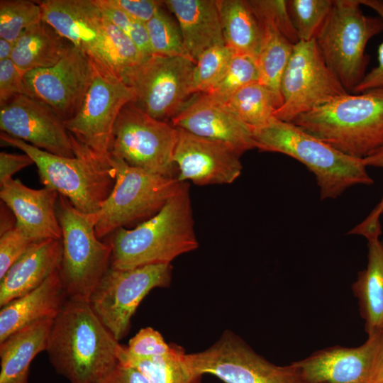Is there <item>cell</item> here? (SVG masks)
<instances>
[{
  "instance_id": "obj_3",
  "label": "cell",
  "mask_w": 383,
  "mask_h": 383,
  "mask_svg": "<svg viewBox=\"0 0 383 383\" xmlns=\"http://www.w3.org/2000/svg\"><path fill=\"white\" fill-rule=\"evenodd\" d=\"M292 123L339 151L364 159L383 146V88L339 96Z\"/></svg>"
},
{
  "instance_id": "obj_48",
  "label": "cell",
  "mask_w": 383,
  "mask_h": 383,
  "mask_svg": "<svg viewBox=\"0 0 383 383\" xmlns=\"http://www.w3.org/2000/svg\"><path fill=\"white\" fill-rule=\"evenodd\" d=\"M16 219L11 210L1 201L0 235L16 226Z\"/></svg>"
},
{
  "instance_id": "obj_38",
  "label": "cell",
  "mask_w": 383,
  "mask_h": 383,
  "mask_svg": "<svg viewBox=\"0 0 383 383\" xmlns=\"http://www.w3.org/2000/svg\"><path fill=\"white\" fill-rule=\"evenodd\" d=\"M255 13L262 23L275 28L292 43L299 40L292 21L287 0H249Z\"/></svg>"
},
{
  "instance_id": "obj_45",
  "label": "cell",
  "mask_w": 383,
  "mask_h": 383,
  "mask_svg": "<svg viewBox=\"0 0 383 383\" xmlns=\"http://www.w3.org/2000/svg\"><path fill=\"white\" fill-rule=\"evenodd\" d=\"M104 2L132 18L145 24L161 8L162 1L154 0H104Z\"/></svg>"
},
{
  "instance_id": "obj_4",
  "label": "cell",
  "mask_w": 383,
  "mask_h": 383,
  "mask_svg": "<svg viewBox=\"0 0 383 383\" xmlns=\"http://www.w3.org/2000/svg\"><path fill=\"white\" fill-rule=\"evenodd\" d=\"M253 135L256 148L284 154L304 164L316 177L321 200L335 199L352 186L374 182L362 159L339 151L292 122L273 116L253 129Z\"/></svg>"
},
{
  "instance_id": "obj_11",
  "label": "cell",
  "mask_w": 383,
  "mask_h": 383,
  "mask_svg": "<svg viewBox=\"0 0 383 383\" xmlns=\"http://www.w3.org/2000/svg\"><path fill=\"white\" fill-rule=\"evenodd\" d=\"M182 361L191 374H211L225 383H306L292 363H272L231 331L206 350L185 353Z\"/></svg>"
},
{
  "instance_id": "obj_33",
  "label": "cell",
  "mask_w": 383,
  "mask_h": 383,
  "mask_svg": "<svg viewBox=\"0 0 383 383\" xmlns=\"http://www.w3.org/2000/svg\"><path fill=\"white\" fill-rule=\"evenodd\" d=\"M145 26L152 55L184 57L193 61L184 45L179 26L162 8Z\"/></svg>"
},
{
  "instance_id": "obj_2",
  "label": "cell",
  "mask_w": 383,
  "mask_h": 383,
  "mask_svg": "<svg viewBox=\"0 0 383 383\" xmlns=\"http://www.w3.org/2000/svg\"><path fill=\"white\" fill-rule=\"evenodd\" d=\"M194 225L189 185L181 182L155 216L132 229L121 228L111 234L110 267L129 270L170 264L177 257L198 248Z\"/></svg>"
},
{
  "instance_id": "obj_25",
  "label": "cell",
  "mask_w": 383,
  "mask_h": 383,
  "mask_svg": "<svg viewBox=\"0 0 383 383\" xmlns=\"http://www.w3.org/2000/svg\"><path fill=\"white\" fill-rule=\"evenodd\" d=\"M53 320L30 324L0 342V383H28L33 360L46 350Z\"/></svg>"
},
{
  "instance_id": "obj_15",
  "label": "cell",
  "mask_w": 383,
  "mask_h": 383,
  "mask_svg": "<svg viewBox=\"0 0 383 383\" xmlns=\"http://www.w3.org/2000/svg\"><path fill=\"white\" fill-rule=\"evenodd\" d=\"M306 383H383V331L360 346H333L292 362Z\"/></svg>"
},
{
  "instance_id": "obj_27",
  "label": "cell",
  "mask_w": 383,
  "mask_h": 383,
  "mask_svg": "<svg viewBox=\"0 0 383 383\" xmlns=\"http://www.w3.org/2000/svg\"><path fill=\"white\" fill-rule=\"evenodd\" d=\"M367 263L357 274L352 290L367 335L383 331V241L367 240Z\"/></svg>"
},
{
  "instance_id": "obj_13",
  "label": "cell",
  "mask_w": 383,
  "mask_h": 383,
  "mask_svg": "<svg viewBox=\"0 0 383 383\" xmlns=\"http://www.w3.org/2000/svg\"><path fill=\"white\" fill-rule=\"evenodd\" d=\"M326 64L316 40L294 45L281 81L282 104L274 117L292 122L299 116L348 94Z\"/></svg>"
},
{
  "instance_id": "obj_17",
  "label": "cell",
  "mask_w": 383,
  "mask_h": 383,
  "mask_svg": "<svg viewBox=\"0 0 383 383\" xmlns=\"http://www.w3.org/2000/svg\"><path fill=\"white\" fill-rule=\"evenodd\" d=\"M0 128L48 152L75 157L73 140L64 121L50 106L27 95H17L0 108Z\"/></svg>"
},
{
  "instance_id": "obj_12",
  "label": "cell",
  "mask_w": 383,
  "mask_h": 383,
  "mask_svg": "<svg viewBox=\"0 0 383 383\" xmlns=\"http://www.w3.org/2000/svg\"><path fill=\"white\" fill-rule=\"evenodd\" d=\"M170 264L129 270L110 267L92 292L89 302L99 318L119 341L128 333L131 320L142 300L153 289L167 287Z\"/></svg>"
},
{
  "instance_id": "obj_22",
  "label": "cell",
  "mask_w": 383,
  "mask_h": 383,
  "mask_svg": "<svg viewBox=\"0 0 383 383\" xmlns=\"http://www.w3.org/2000/svg\"><path fill=\"white\" fill-rule=\"evenodd\" d=\"M62 239L33 243L0 279V306L39 287L60 269Z\"/></svg>"
},
{
  "instance_id": "obj_49",
  "label": "cell",
  "mask_w": 383,
  "mask_h": 383,
  "mask_svg": "<svg viewBox=\"0 0 383 383\" xmlns=\"http://www.w3.org/2000/svg\"><path fill=\"white\" fill-rule=\"evenodd\" d=\"M13 43L4 38H0V61L11 59Z\"/></svg>"
},
{
  "instance_id": "obj_8",
  "label": "cell",
  "mask_w": 383,
  "mask_h": 383,
  "mask_svg": "<svg viewBox=\"0 0 383 383\" xmlns=\"http://www.w3.org/2000/svg\"><path fill=\"white\" fill-rule=\"evenodd\" d=\"M359 0H333L316 41L331 70L348 93L362 82L370 57L368 41L383 30V20L366 16Z\"/></svg>"
},
{
  "instance_id": "obj_42",
  "label": "cell",
  "mask_w": 383,
  "mask_h": 383,
  "mask_svg": "<svg viewBox=\"0 0 383 383\" xmlns=\"http://www.w3.org/2000/svg\"><path fill=\"white\" fill-rule=\"evenodd\" d=\"M364 165L383 168V146L370 156L362 159ZM383 214V196L370 213L348 233L364 236L367 240L379 238L382 235L380 217Z\"/></svg>"
},
{
  "instance_id": "obj_40",
  "label": "cell",
  "mask_w": 383,
  "mask_h": 383,
  "mask_svg": "<svg viewBox=\"0 0 383 383\" xmlns=\"http://www.w3.org/2000/svg\"><path fill=\"white\" fill-rule=\"evenodd\" d=\"M174 345L167 343L157 331L146 327L131 338L124 349L128 355L134 357L150 358L171 353Z\"/></svg>"
},
{
  "instance_id": "obj_32",
  "label": "cell",
  "mask_w": 383,
  "mask_h": 383,
  "mask_svg": "<svg viewBox=\"0 0 383 383\" xmlns=\"http://www.w3.org/2000/svg\"><path fill=\"white\" fill-rule=\"evenodd\" d=\"M143 58L135 43L105 18L104 68L121 78L126 70L139 63Z\"/></svg>"
},
{
  "instance_id": "obj_19",
  "label": "cell",
  "mask_w": 383,
  "mask_h": 383,
  "mask_svg": "<svg viewBox=\"0 0 383 383\" xmlns=\"http://www.w3.org/2000/svg\"><path fill=\"white\" fill-rule=\"evenodd\" d=\"M36 1L43 21L103 67L105 18L95 0Z\"/></svg>"
},
{
  "instance_id": "obj_28",
  "label": "cell",
  "mask_w": 383,
  "mask_h": 383,
  "mask_svg": "<svg viewBox=\"0 0 383 383\" xmlns=\"http://www.w3.org/2000/svg\"><path fill=\"white\" fill-rule=\"evenodd\" d=\"M225 45L256 60L264 28L248 1L217 0Z\"/></svg>"
},
{
  "instance_id": "obj_37",
  "label": "cell",
  "mask_w": 383,
  "mask_h": 383,
  "mask_svg": "<svg viewBox=\"0 0 383 383\" xmlns=\"http://www.w3.org/2000/svg\"><path fill=\"white\" fill-rule=\"evenodd\" d=\"M258 79L256 61L248 56L234 55L223 77L203 94L213 101L223 104L238 89L258 82Z\"/></svg>"
},
{
  "instance_id": "obj_29",
  "label": "cell",
  "mask_w": 383,
  "mask_h": 383,
  "mask_svg": "<svg viewBox=\"0 0 383 383\" xmlns=\"http://www.w3.org/2000/svg\"><path fill=\"white\" fill-rule=\"evenodd\" d=\"M262 23L264 28L263 39L255 60L259 74L258 82L272 91L281 106L282 77L294 44L271 25Z\"/></svg>"
},
{
  "instance_id": "obj_41",
  "label": "cell",
  "mask_w": 383,
  "mask_h": 383,
  "mask_svg": "<svg viewBox=\"0 0 383 383\" xmlns=\"http://www.w3.org/2000/svg\"><path fill=\"white\" fill-rule=\"evenodd\" d=\"M33 243L16 226L0 235V279Z\"/></svg>"
},
{
  "instance_id": "obj_44",
  "label": "cell",
  "mask_w": 383,
  "mask_h": 383,
  "mask_svg": "<svg viewBox=\"0 0 383 383\" xmlns=\"http://www.w3.org/2000/svg\"><path fill=\"white\" fill-rule=\"evenodd\" d=\"M361 5H365L374 10L383 20V1L359 0ZM383 88V42L377 51V65L367 73L362 82L355 89L353 93H362L370 89Z\"/></svg>"
},
{
  "instance_id": "obj_23",
  "label": "cell",
  "mask_w": 383,
  "mask_h": 383,
  "mask_svg": "<svg viewBox=\"0 0 383 383\" xmlns=\"http://www.w3.org/2000/svg\"><path fill=\"white\" fill-rule=\"evenodd\" d=\"M67 299L57 270L35 289L1 307L0 342L30 324L55 319Z\"/></svg>"
},
{
  "instance_id": "obj_34",
  "label": "cell",
  "mask_w": 383,
  "mask_h": 383,
  "mask_svg": "<svg viewBox=\"0 0 383 383\" xmlns=\"http://www.w3.org/2000/svg\"><path fill=\"white\" fill-rule=\"evenodd\" d=\"M333 0H287L289 13L299 41L316 40Z\"/></svg>"
},
{
  "instance_id": "obj_14",
  "label": "cell",
  "mask_w": 383,
  "mask_h": 383,
  "mask_svg": "<svg viewBox=\"0 0 383 383\" xmlns=\"http://www.w3.org/2000/svg\"><path fill=\"white\" fill-rule=\"evenodd\" d=\"M94 77L80 109L64 123L77 143L107 159L116 121L122 109L133 101L134 93L117 75L94 63Z\"/></svg>"
},
{
  "instance_id": "obj_36",
  "label": "cell",
  "mask_w": 383,
  "mask_h": 383,
  "mask_svg": "<svg viewBox=\"0 0 383 383\" xmlns=\"http://www.w3.org/2000/svg\"><path fill=\"white\" fill-rule=\"evenodd\" d=\"M235 54L226 45L214 46L198 58L192 77L194 94H204L223 77Z\"/></svg>"
},
{
  "instance_id": "obj_31",
  "label": "cell",
  "mask_w": 383,
  "mask_h": 383,
  "mask_svg": "<svg viewBox=\"0 0 383 383\" xmlns=\"http://www.w3.org/2000/svg\"><path fill=\"white\" fill-rule=\"evenodd\" d=\"M223 104L252 129L265 125L280 107L272 91L259 82L240 88Z\"/></svg>"
},
{
  "instance_id": "obj_9",
  "label": "cell",
  "mask_w": 383,
  "mask_h": 383,
  "mask_svg": "<svg viewBox=\"0 0 383 383\" xmlns=\"http://www.w3.org/2000/svg\"><path fill=\"white\" fill-rule=\"evenodd\" d=\"M177 138L178 129L172 123L149 116L130 102L116 121L109 154L131 167L177 178L173 157Z\"/></svg>"
},
{
  "instance_id": "obj_46",
  "label": "cell",
  "mask_w": 383,
  "mask_h": 383,
  "mask_svg": "<svg viewBox=\"0 0 383 383\" xmlns=\"http://www.w3.org/2000/svg\"><path fill=\"white\" fill-rule=\"evenodd\" d=\"M96 383H150L135 368L123 365L118 362Z\"/></svg>"
},
{
  "instance_id": "obj_26",
  "label": "cell",
  "mask_w": 383,
  "mask_h": 383,
  "mask_svg": "<svg viewBox=\"0 0 383 383\" xmlns=\"http://www.w3.org/2000/svg\"><path fill=\"white\" fill-rule=\"evenodd\" d=\"M73 47L44 21L27 28L14 42L11 59L24 72L58 63Z\"/></svg>"
},
{
  "instance_id": "obj_21",
  "label": "cell",
  "mask_w": 383,
  "mask_h": 383,
  "mask_svg": "<svg viewBox=\"0 0 383 383\" xmlns=\"http://www.w3.org/2000/svg\"><path fill=\"white\" fill-rule=\"evenodd\" d=\"M0 198L13 213L16 226L34 242L62 239L56 206L59 194L50 188L34 189L19 179L0 183Z\"/></svg>"
},
{
  "instance_id": "obj_16",
  "label": "cell",
  "mask_w": 383,
  "mask_h": 383,
  "mask_svg": "<svg viewBox=\"0 0 383 383\" xmlns=\"http://www.w3.org/2000/svg\"><path fill=\"white\" fill-rule=\"evenodd\" d=\"M94 74L93 62L73 46L55 65L25 73V95L48 105L65 121L80 109Z\"/></svg>"
},
{
  "instance_id": "obj_6",
  "label": "cell",
  "mask_w": 383,
  "mask_h": 383,
  "mask_svg": "<svg viewBox=\"0 0 383 383\" xmlns=\"http://www.w3.org/2000/svg\"><path fill=\"white\" fill-rule=\"evenodd\" d=\"M108 161L116 172L109 197L94 213L95 233L101 240L119 228H128L155 216L177 192L181 182L131 167L110 154Z\"/></svg>"
},
{
  "instance_id": "obj_43",
  "label": "cell",
  "mask_w": 383,
  "mask_h": 383,
  "mask_svg": "<svg viewBox=\"0 0 383 383\" xmlns=\"http://www.w3.org/2000/svg\"><path fill=\"white\" fill-rule=\"evenodd\" d=\"M25 73L11 59L0 61V108L16 96L25 94Z\"/></svg>"
},
{
  "instance_id": "obj_18",
  "label": "cell",
  "mask_w": 383,
  "mask_h": 383,
  "mask_svg": "<svg viewBox=\"0 0 383 383\" xmlns=\"http://www.w3.org/2000/svg\"><path fill=\"white\" fill-rule=\"evenodd\" d=\"M178 129L173 160L180 182L199 186L233 183L241 174V155L228 145Z\"/></svg>"
},
{
  "instance_id": "obj_30",
  "label": "cell",
  "mask_w": 383,
  "mask_h": 383,
  "mask_svg": "<svg viewBox=\"0 0 383 383\" xmlns=\"http://www.w3.org/2000/svg\"><path fill=\"white\" fill-rule=\"evenodd\" d=\"M185 350L174 345L171 353L150 358H138L128 355L121 347L118 353V362L135 368L150 383H201L202 376L191 374L185 367L182 356Z\"/></svg>"
},
{
  "instance_id": "obj_7",
  "label": "cell",
  "mask_w": 383,
  "mask_h": 383,
  "mask_svg": "<svg viewBox=\"0 0 383 383\" xmlns=\"http://www.w3.org/2000/svg\"><path fill=\"white\" fill-rule=\"evenodd\" d=\"M56 211L62 229V256L59 272L68 299L89 301L110 267L112 248L96 236L91 213L77 209L59 194Z\"/></svg>"
},
{
  "instance_id": "obj_35",
  "label": "cell",
  "mask_w": 383,
  "mask_h": 383,
  "mask_svg": "<svg viewBox=\"0 0 383 383\" xmlns=\"http://www.w3.org/2000/svg\"><path fill=\"white\" fill-rule=\"evenodd\" d=\"M42 20L36 1H0V38L14 43L24 30Z\"/></svg>"
},
{
  "instance_id": "obj_1",
  "label": "cell",
  "mask_w": 383,
  "mask_h": 383,
  "mask_svg": "<svg viewBox=\"0 0 383 383\" xmlns=\"http://www.w3.org/2000/svg\"><path fill=\"white\" fill-rule=\"evenodd\" d=\"M121 346L89 301L68 299L53 320L45 351L70 383H96L117 364Z\"/></svg>"
},
{
  "instance_id": "obj_47",
  "label": "cell",
  "mask_w": 383,
  "mask_h": 383,
  "mask_svg": "<svg viewBox=\"0 0 383 383\" xmlns=\"http://www.w3.org/2000/svg\"><path fill=\"white\" fill-rule=\"evenodd\" d=\"M34 164L32 158L24 153L17 155L1 152L0 153V183L12 178V176L22 169Z\"/></svg>"
},
{
  "instance_id": "obj_39",
  "label": "cell",
  "mask_w": 383,
  "mask_h": 383,
  "mask_svg": "<svg viewBox=\"0 0 383 383\" xmlns=\"http://www.w3.org/2000/svg\"><path fill=\"white\" fill-rule=\"evenodd\" d=\"M95 1L104 16L135 43L144 57L152 55L145 24L107 5L104 0H95Z\"/></svg>"
},
{
  "instance_id": "obj_20",
  "label": "cell",
  "mask_w": 383,
  "mask_h": 383,
  "mask_svg": "<svg viewBox=\"0 0 383 383\" xmlns=\"http://www.w3.org/2000/svg\"><path fill=\"white\" fill-rule=\"evenodd\" d=\"M171 123L192 134L223 142L241 155L256 148L253 129L224 104L203 94L193 95Z\"/></svg>"
},
{
  "instance_id": "obj_5",
  "label": "cell",
  "mask_w": 383,
  "mask_h": 383,
  "mask_svg": "<svg viewBox=\"0 0 383 383\" xmlns=\"http://www.w3.org/2000/svg\"><path fill=\"white\" fill-rule=\"evenodd\" d=\"M1 142L29 155L45 187L66 197L79 211L94 213L111 193L116 172L107 159L98 157L77 143L75 157L56 155L1 132Z\"/></svg>"
},
{
  "instance_id": "obj_24",
  "label": "cell",
  "mask_w": 383,
  "mask_h": 383,
  "mask_svg": "<svg viewBox=\"0 0 383 383\" xmlns=\"http://www.w3.org/2000/svg\"><path fill=\"white\" fill-rule=\"evenodd\" d=\"M175 16L193 61L207 50L225 45L217 0H165Z\"/></svg>"
},
{
  "instance_id": "obj_10",
  "label": "cell",
  "mask_w": 383,
  "mask_h": 383,
  "mask_svg": "<svg viewBox=\"0 0 383 383\" xmlns=\"http://www.w3.org/2000/svg\"><path fill=\"white\" fill-rule=\"evenodd\" d=\"M195 63L184 57L151 55L126 70L121 79L132 89L131 102L149 116L167 121L194 95Z\"/></svg>"
}]
</instances>
